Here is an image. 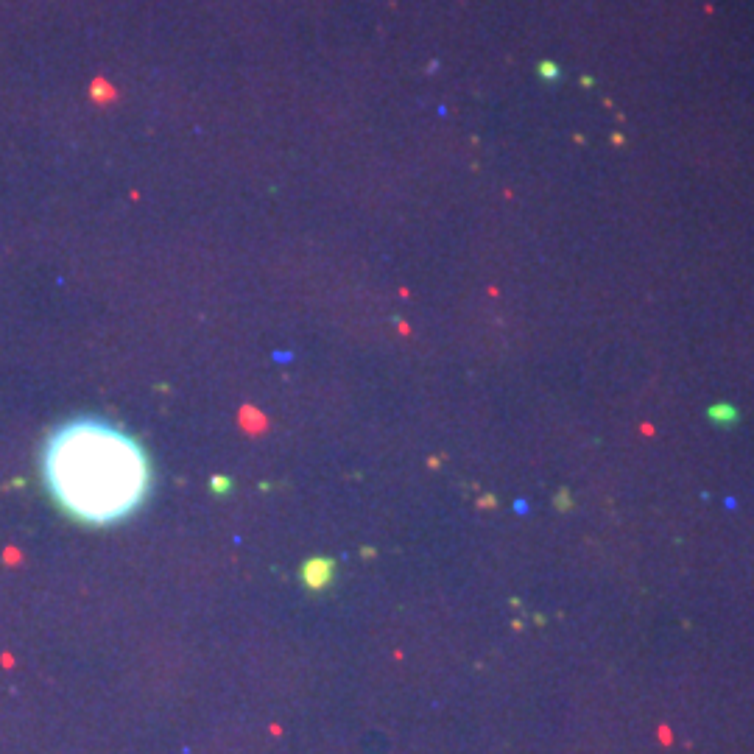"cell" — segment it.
Returning <instances> with one entry per match:
<instances>
[{
  "label": "cell",
  "mask_w": 754,
  "mask_h": 754,
  "mask_svg": "<svg viewBox=\"0 0 754 754\" xmlns=\"http://www.w3.org/2000/svg\"><path fill=\"white\" fill-rule=\"evenodd\" d=\"M333 573H336V562L333 559H310V562L302 565V581H305V587H310V590L330 587Z\"/></svg>",
  "instance_id": "2"
},
{
  "label": "cell",
  "mask_w": 754,
  "mask_h": 754,
  "mask_svg": "<svg viewBox=\"0 0 754 754\" xmlns=\"http://www.w3.org/2000/svg\"><path fill=\"white\" fill-rule=\"evenodd\" d=\"M42 484L62 512L84 526H118L146 503L151 458L132 433L98 417H76L48 433Z\"/></svg>",
  "instance_id": "1"
}]
</instances>
